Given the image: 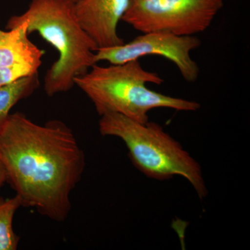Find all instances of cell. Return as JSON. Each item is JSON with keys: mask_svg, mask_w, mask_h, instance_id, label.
I'll list each match as a JSON object with an SVG mask.
<instances>
[{"mask_svg": "<svg viewBox=\"0 0 250 250\" xmlns=\"http://www.w3.org/2000/svg\"><path fill=\"white\" fill-rule=\"evenodd\" d=\"M0 162L22 207L54 221L66 220L85 166L84 152L66 124L39 125L21 112L10 114L0 132Z\"/></svg>", "mask_w": 250, "mask_h": 250, "instance_id": "obj_1", "label": "cell"}, {"mask_svg": "<svg viewBox=\"0 0 250 250\" xmlns=\"http://www.w3.org/2000/svg\"><path fill=\"white\" fill-rule=\"evenodd\" d=\"M75 0H31L23 14L12 16L6 29L26 23L28 33H39L59 52V59L46 72L44 90L49 97L65 93L75 79L96 64L98 47L82 27L75 14Z\"/></svg>", "mask_w": 250, "mask_h": 250, "instance_id": "obj_2", "label": "cell"}, {"mask_svg": "<svg viewBox=\"0 0 250 250\" xmlns=\"http://www.w3.org/2000/svg\"><path fill=\"white\" fill-rule=\"evenodd\" d=\"M164 82L159 74L145 70L139 60L106 67L96 63L75 79V85L91 100L100 116L119 113L146 123L149 121L148 113L155 108L196 111L201 107L197 102L169 96L147 87V83L161 85Z\"/></svg>", "mask_w": 250, "mask_h": 250, "instance_id": "obj_3", "label": "cell"}, {"mask_svg": "<svg viewBox=\"0 0 250 250\" xmlns=\"http://www.w3.org/2000/svg\"><path fill=\"white\" fill-rule=\"evenodd\" d=\"M100 117V134L121 139L127 147L130 160L141 173L159 181L180 176L193 187L199 198L207 196L200 164L160 125L139 123L116 113Z\"/></svg>", "mask_w": 250, "mask_h": 250, "instance_id": "obj_4", "label": "cell"}, {"mask_svg": "<svg viewBox=\"0 0 250 250\" xmlns=\"http://www.w3.org/2000/svg\"><path fill=\"white\" fill-rule=\"evenodd\" d=\"M224 0H131L123 18L136 30L196 36L211 25Z\"/></svg>", "mask_w": 250, "mask_h": 250, "instance_id": "obj_5", "label": "cell"}, {"mask_svg": "<svg viewBox=\"0 0 250 250\" xmlns=\"http://www.w3.org/2000/svg\"><path fill=\"white\" fill-rule=\"evenodd\" d=\"M201 41L196 36H177L163 32L144 33L129 42L114 47L99 48L95 62L123 64L139 60L149 55H158L173 62L184 80L195 82L200 76V67L190 53L200 47Z\"/></svg>", "mask_w": 250, "mask_h": 250, "instance_id": "obj_6", "label": "cell"}, {"mask_svg": "<svg viewBox=\"0 0 250 250\" xmlns=\"http://www.w3.org/2000/svg\"><path fill=\"white\" fill-rule=\"evenodd\" d=\"M131 0H77L75 14L83 30L98 49L122 45L118 27L129 9Z\"/></svg>", "mask_w": 250, "mask_h": 250, "instance_id": "obj_7", "label": "cell"}, {"mask_svg": "<svg viewBox=\"0 0 250 250\" xmlns=\"http://www.w3.org/2000/svg\"><path fill=\"white\" fill-rule=\"evenodd\" d=\"M28 36L24 22L5 31L0 38V67L29 63L40 67L45 52L34 45Z\"/></svg>", "mask_w": 250, "mask_h": 250, "instance_id": "obj_8", "label": "cell"}, {"mask_svg": "<svg viewBox=\"0 0 250 250\" xmlns=\"http://www.w3.org/2000/svg\"><path fill=\"white\" fill-rule=\"evenodd\" d=\"M39 85V75L36 73L0 87V132L9 118L11 108L31 96Z\"/></svg>", "mask_w": 250, "mask_h": 250, "instance_id": "obj_9", "label": "cell"}, {"mask_svg": "<svg viewBox=\"0 0 250 250\" xmlns=\"http://www.w3.org/2000/svg\"><path fill=\"white\" fill-rule=\"evenodd\" d=\"M21 207V199L16 195L11 198L0 197V250L18 249L20 236L14 231L13 222Z\"/></svg>", "mask_w": 250, "mask_h": 250, "instance_id": "obj_10", "label": "cell"}, {"mask_svg": "<svg viewBox=\"0 0 250 250\" xmlns=\"http://www.w3.org/2000/svg\"><path fill=\"white\" fill-rule=\"evenodd\" d=\"M39 68V67L29 63H18L0 67V87L38 73Z\"/></svg>", "mask_w": 250, "mask_h": 250, "instance_id": "obj_11", "label": "cell"}, {"mask_svg": "<svg viewBox=\"0 0 250 250\" xmlns=\"http://www.w3.org/2000/svg\"><path fill=\"white\" fill-rule=\"evenodd\" d=\"M6 182V174L5 172L4 166L0 162V188L2 187L3 185Z\"/></svg>", "mask_w": 250, "mask_h": 250, "instance_id": "obj_12", "label": "cell"}, {"mask_svg": "<svg viewBox=\"0 0 250 250\" xmlns=\"http://www.w3.org/2000/svg\"><path fill=\"white\" fill-rule=\"evenodd\" d=\"M4 33H5V31H1V30H0V38H1V36H2L3 35H4Z\"/></svg>", "mask_w": 250, "mask_h": 250, "instance_id": "obj_13", "label": "cell"}, {"mask_svg": "<svg viewBox=\"0 0 250 250\" xmlns=\"http://www.w3.org/2000/svg\"><path fill=\"white\" fill-rule=\"evenodd\" d=\"M75 1H77V0H75Z\"/></svg>", "mask_w": 250, "mask_h": 250, "instance_id": "obj_14", "label": "cell"}]
</instances>
